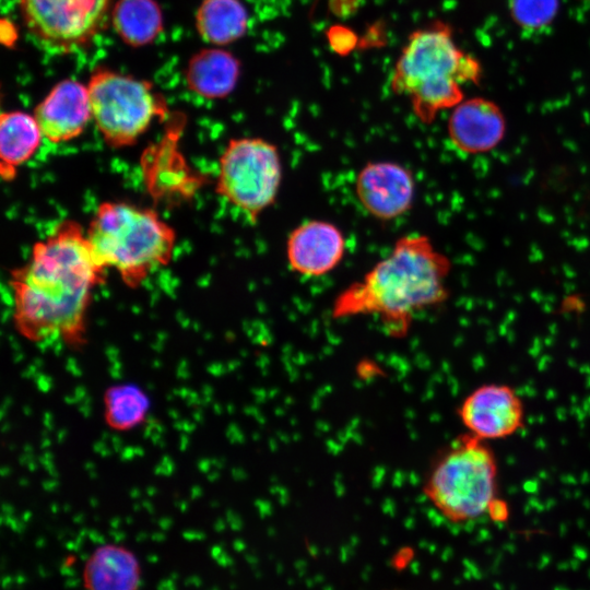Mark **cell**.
Returning <instances> with one entry per match:
<instances>
[{"label": "cell", "mask_w": 590, "mask_h": 590, "mask_svg": "<svg viewBox=\"0 0 590 590\" xmlns=\"http://www.w3.org/2000/svg\"><path fill=\"white\" fill-rule=\"evenodd\" d=\"M33 116L51 143L79 137L92 119L87 86L70 79L60 81L35 107Z\"/></svg>", "instance_id": "cell-12"}, {"label": "cell", "mask_w": 590, "mask_h": 590, "mask_svg": "<svg viewBox=\"0 0 590 590\" xmlns=\"http://www.w3.org/2000/svg\"><path fill=\"white\" fill-rule=\"evenodd\" d=\"M447 129L450 141L461 152L485 153L504 139L506 120L496 103L474 97L452 108Z\"/></svg>", "instance_id": "cell-13"}, {"label": "cell", "mask_w": 590, "mask_h": 590, "mask_svg": "<svg viewBox=\"0 0 590 590\" xmlns=\"http://www.w3.org/2000/svg\"><path fill=\"white\" fill-rule=\"evenodd\" d=\"M106 270L82 226L73 220L60 222L10 273L15 328L34 342L54 338L82 346L92 292L104 282Z\"/></svg>", "instance_id": "cell-1"}, {"label": "cell", "mask_w": 590, "mask_h": 590, "mask_svg": "<svg viewBox=\"0 0 590 590\" xmlns=\"http://www.w3.org/2000/svg\"><path fill=\"white\" fill-rule=\"evenodd\" d=\"M196 24L205 42L226 45L245 34L248 14L240 0H203L197 12Z\"/></svg>", "instance_id": "cell-17"}, {"label": "cell", "mask_w": 590, "mask_h": 590, "mask_svg": "<svg viewBox=\"0 0 590 590\" xmlns=\"http://www.w3.org/2000/svg\"><path fill=\"white\" fill-rule=\"evenodd\" d=\"M113 0H20L28 33L44 48L71 54L86 47L111 17Z\"/></svg>", "instance_id": "cell-8"}, {"label": "cell", "mask_w": 590, "mask_h": 590, "mask_svg": "<svg viewBox=\"0 0 590 590\" xmlns=\"http://www.w3.org/2000/svg\"><path fill=\"white\" fill-rule=\"evenodd\" d=\"M86 237L98 263L114 268L130 288L169 263L176 241L174 228L155 211L123 201L102 202Z\"/></svg>", "instance_id": "cell-4"}, {"label": "cell", "mask_w": 590, "mask_h": 590, "mask_svg": "<svg viewBox=\"0 0 590 590\" xmlns=\"http://www.w3.org/2000/svg\"><path fill=\"white\" fill-rule=\"evenodd\" d=\"M394 590H398V589H394Z\"/></svg>", "instance_id": "cell-23"}, {"label": "cell", "mask_w": 590, "mask_h": 590, "mask_svg": "<svg viewBox=\"0 0 590 590\" xmlns=\"http://www.w3.org/2000/svg\"><path fill=\"white\" fill-rule=\"evenodd\" d=\"M117 34L130 46L151 43L163 28L161 10L154 0H119L111 11Z\"/></svg>", "instance_id": "cell-18"}, {"label": "cell", "mask_w": 590, "mask_h": 590, "mask_svg": "<svg viewBox=\"0 0 590 590\" xmlns=\"http://www.w3.org/2000/svg\"><path fill=\"white\" fill-rule=\"evenodd\" d=\"M514 21L523 30L536 31L548 25L558 10V0H510Z\"/></svg>", "instance_id": "cell-20"}, {"label": "cell", "mask_w": 590, "mask_h": 590, "mask_svg": "<svg viewBox=\"0 0 590 590\" xmlns=\"http://www.w3.org/2000/svg\"><path fill=\"white\" fill-rule=\"evenodd\" d=\"M346 241L333 223L308 220L294 227L286 239L290 269L303 276L318 278L333 271L343 260Z\"/></svg>", "instance_id": "cell-11"}, {"label": "cell", "mask_w": 590, "mask_h": 590, "mask_svg": "<svg viewBox=\"0 0 590 590\" xmlns=\"http://www.w3.org/2000/svg\"><path fill=\"white\" fill-rule=\"evenodd\" d=\"M356 198L363 209L379 221H392L408 213L415 197L412 172L396 162L366 163L354 182Z\"/></svg>", "instance_id": "cell-10"}, {"label": "cell", "mask_w": 590, "mask_h": 590, "mask_svg": "<svg viewBox=\"0 0 590 590\" xmlns=\"http://www.w3.org/2000/svg\"><path fill=\"white\" fill-rule=\"evenodd\" d=\"M240 73L239 61L231 52L209 48L197 52L188 63L186 81L196 94L216 99L235 88Z\"/></svg>", "instance_id": "cell-15"}, {"label": "cell", "mask_w": 590, "mask_h": 590, "mask_svg": "<svg viewBox=\"0 0 590 590\" xmlns=\"http://www.w3.org/2000/svg\"><path fill=\"white\" fill-rule=\"evenodd\" d=\"M467 433L484 441L506 439L526 423V409L517 390L500 382L482 384L469 392L457 408Z\"/></svg>", "instance_id": "cell-9"}, {"label": "cell", "mask_w": 590, "mask_h": 590, "mask_svg": "<svg viewBox=\"0 0 590 590\" xmlns=\"http://www.w3.org/2000/svg\"><path fill=\"white\" fill-rule=\"evenodd\" d=\"M331 48L340 54H349L356 45L355 34L347 27L341 25L331 26L327 33Z\"/></svg>", "instance_id": "cell-21"}, {"label": "cell", "mask_w": 590, "mask_h": 590, "mask_svg": "<svg viewBox=\"0 0 590 590\" xmlns=\"http://www.w3.org/2000/svg\"><path fill=\"white\" fill-rule=\"evenodd\" d=\"M449 258L423 234L399 237L390 252L333 300L331 317L374 316L392 338L405 337L416 314L444 304Z\"/></svg>", "instance_id": "cell-2"}, {"label": "cell", "mask_w": 590, "mask_h": 590, "mask_svg": "<svg viewBox=\"0 0 590 590\" xmlns=\"http://www.w3.org/2000/svg\"><path fill=\"white\" fill-rule=\"evenodd\" d=\"M422 492L447 521L468 523L488 515L498 498V462L487 441L464 433L435 456Z\"/></svg>", "instance_id": "cell-5"}, {"label": "cell", "mask_w": 590, "mask_h": 590, "mask_svg": "<svg viewBox=\"0 0 590 590\" xmlns=\"http://www.w3.org/2000/svg\"><path fill=\"white\" fill-rule=\"evenodd\" d=\"M509 508L507 503L498 497L491 506L488 511V517L498 522H503L508 518Z\"/></svg>", "instance_id": "cell-22"}, {"label": "cell", "mask_w": 590, "mask_h": 590, "mask_svg": "<svg viewBox=\"0 0 590 590\" xmlns=\"http://www.w3.org/2000/svg\"><path fill=\"white\" fill-rule=\"evenodd\" d=\"M282 177L274 143L258 137L233 138L219 160L215 191L256 224L275 202Z\"/></svg>", "instance_id": "cell-6"}, {"label": "cell", "mask_w": 590, "mask_h": 590, "mask_svg": "<svg viewBox=\"0 0 590 590\" xmlns=\"http://www.w3.org/2000/svg\"><path fill=\"white\" fill-rule=\"evenodd\" d=\"M87 91L92 119L111 148L134 144L153 119L166 110L149 82L108 69H95Z\"/></svg>", "instance_id": "cell-7"}, {"label": "cell", "mask_w": 590, "mask_h": 590, "mask_svg": "<svg viewBox=\"0 0 590 590\" xmlns=\"http://www.w3.org/2000/svg\"><path fill=\"white\" fill-rule=\"evenodd\" d=\"M148 394L137 385L118 384L104 393V414L109 427L128 430L140 425L150 410Z\"/></svg>", "instance_id": "cell-19"}, {"label": "cell", "mask_w": 590, "mask_h": 590, "mask_svg": "<svg viewBox=\"0 0 590 590\" xmlns=\"http://www.w3.org/2000/svg\"><path fill=\"white\" fill-rule=\"evenodd\" d=\"M43 138L34 116L14 110L0 116V175L11 181L20 165L37 151Z\"/></svg>", "instance_id": "cell-16"}, {"label": "cell", "mask_w": 590, "mask_h": 590, "mask_svg": "<svg viewBox=\"0 0 590 590\" xmlns=\"http://www.w3.org/2000/svg\"><path fill=\"white\" fill-rule=\"evenodd\" d=\"M141 566L129 548L107 543L96 547L86 559L82 579L85 590H138Z\"/></svg>", "instance_id": "cell-14"}, {"label": "cell", "mask_w": 590, "mask_h": 590, "mask_svg": "<svg viewBox=\"0 0 590 590\" xmlns=\"http://www.w3.org/2000/svg\"><path fill=\"white\" fill-rule=\"evenodd\" d=\"M481 73L480 61L457 46L447 24L436 21L409 35L390 87L409 99L418 120L432 123L438 113L464 99L462 85L476 84Z\"/></svg>", "instance_id": "cell-3"}]
</instances>
